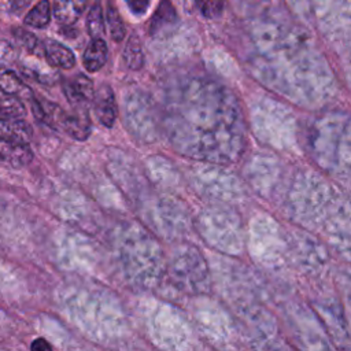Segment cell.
Masks as SVG:
<instances>
[{
	"label": "cell",
	"mask_w": 351,
	"mask_h": 351,
	"mask_svg": "<svg viewBox=\"0 0 351 351\" xmlns=\"http://www.w3.org/2000/svg\"><path fill=\"white\" fill-rule=\"evenodd\" d=\"M32 126L21 118H0V141L3 144H29Z\"/></svg>",
	"instance_id": "cell-4"
},
{
	"label": "cell",
	"mask_w": 351,
	"mask_h": 351,
	"mask_svg": "<svg viewBox=\"0 0 351 351\" xmlns=\"http://www.w3.org/2000/svg\"><path fill=\"white\" fill-rule=\"evenodd\" d=\"M176 16H177V14H176V10L173 8L171 3L169 0H162L154 18L149 22V33L154 34L158 30H160L165 25L173 23L176 21Z\"/></svg>",
	"instance_id": "cell-12"
},
{
	"label": "cell",
	"mask_w": 351,
	"mask_h": 351,
	"mask_svg": "<svg viewBox=\"0 0 351 351\" xmlns=\"http://www.w3.org/2000/svg\"><path fill=\"white\" fill-rule=\"evenodd\" d=\"M44 58L47 63L51 67L69 70L75 66V55L74 52L66 47L64 44L55 41V40H47L44 43Z\"/></svg>",
	"instance_id": "cell-5"
},
{
	"label": "cell",
	"mask_w": 351,
	"mask_h": 351,
	"mask_svg": "<svg viewBox=\"0 0 351 351\" xmlns=\"http://www.w3.org/2000/svg\"><path fill=\"white\" fill-rule=\"evenodd\" d=\"M86 8V0H55L52 14L63 26H71Z\"/></svg>",
	"instance_id": "cell-6"
},
{
	"label": "cell",
	"mask_w": 351,
	"mask_h": 351,
	"mask_svg": "<svg viewBox=\"0 0 351 351\" xmlns=\"http://www.w3.org/2000/svg\"><path fill=\"white\" fill-rule=\"evenodd\" d=\"M199 11L204 18L208 19H215L221 16L223 11V0H195Z\"/></svg>",
	"instance_id": "cell-17"
},
{
	"label": "cell",
	"mask_w": 351,
	"mask_h": 351,
	"mask_svg": "<svg viewBox=\"0 0 351 351\" xmlns=\"http://www.w3.org/2000/svg\"><path fill=\"white\" fill-rule=\"evenodd\" d=\"M123 62L130 70H140L144 64V53L141 48V43L136 34H133L123 49Z\"/></svg>",
	"instance_id": "cell-11"
},
{
	"label": "cell",
	"mask_w": 351,
	"mask_h": 351,
	"mask_svg": "<svg viewBox=\"0 0 351 351\" xmlns=\"http://www.w3.org/2000/svg\"><path fill=\"white\" fill-rule=\"evenodd\" d=\"M26 114L21 99L0 92V118H22Z\"/></svg>",
	"instance_id": "cell-13"
},
{
	"label": "cell",
	"mask_w": 351,
	"mask_h": 351,
	"mask_svg": "<svg viewBox=\"0 0 351 351\" xmlns=\"http://www.w3.org/2000/svg\"><path fill=\"white\" fill-rule=\"evenodd\" d=\"M51 125L59 126L71 138L80 141L86 140L90 134V118L88 108L71 107L70 111H64L56 106Z\"/></svg>",
	"instance_id": "cell-1"
},
{
	"label": "cell",
	"mask_w": 351,
	"mask_h": 351,
	"mask_svg": "<svg viewBox=\"0 0 351 351\" xmlns=\"http://www.w3.org/2000/svg\"><path fill=\"white\" fill-rule=\"evenodd\" d=\"M0 156L12 167H23L33 160V151L29 144H4L0 147Z\"/></svg>",
	"instance_id": "cell-9"
},
{
	"label": "cell",
	"mask_w": 351,
	"mask_h": 351,
	"mask_svg": "<svg viewBox=\"0 0 351 351\" xmlns=\"http://www.w3.org/2000/svg\"><path fill=\"white\" fill-rule=\"evenodd\" d=\"M108 48L103 38H93L85 48L82 55V64L89 73L99 71L107 62Z\"/></svg>",
	"instance_id": "cell-8"
},
{
	"label": "cell",
	"mask_w": 351,
	"mask_h": 351,
	"mask_svg": "<svg viewBox=\"0 0 351 351\" xmlns=\"http://www.w3.org/2000/svg\"><path fill=\"white\" fill-rule=\"evenodd\" d=\"M86 29L89 36L93 38H103L106 27H104V16L100 7V3L96 1L86 16Z\"/></svg>",
	"instance_id": "cell-14"
},
{
	"label": "cell",
	"mask_w": 351,
	"mask_h": 351,
	"mask_svg": "<svg viewBox=\"0 0 351 351\" xmlns=\"http://www.w3.org/2000/svg\"><path fill=\"white\" fill-rule=\"evenodd\" d=\"M23 70L27 75H30L32 78H34L41 84H52V81L56 78V74L51 69H47L44 64H41L37 60H30V62L26 60Z\"/></svg>",
	"instance_id": "cell-16"
},
{
	"label": "cell",
	"mask_w": 351,
	"mask_h": 351,
	"mask_svg": "<svg viewBox=\"0 0 351 351\" xmlns=\"http://www.w3.org/2000/svg\"><path fill=\"white\" fill-rule=\"evenodd\" d=\"M30 350L32 351H53L51 344L43 339V337H38V339H34L30 344Z\"/></svg>",
	"instance_id": "cell-21"
},
{
	"label": "cell",
	"mask_w": 351,
	"mask_h": 351,
	"mask_svg": "<svg viewBox=\"0 0 351 351\" xmlns=\"http://www.w3.org/2000/svg\"><path fill=\"white\" fill-rule=\"evenodd\" d=\"M52 18V5L49 0H38L25 15L23 23L29 27L44 29L49 25Z\"/></svg>",
	"instance_id": "cell-10"
},
{
	"label": "cell",
	"mask_w": 351,
	"mask_h": 351,
	"mask_svg": "<svg viewBox=\"0 0 351 351\" xmlns=\"http://www.w3.org/2000/svg\"><path fill=\"white\" fill-rule=\"evenodd\" d=\"M12 36L16 40V43L27 51H34L38 45L37 37L33 33H30L29 30L23 29V27H19V26L14 27L12 29Z\"/></svg>",
	"instance_id": "cell-18"
},
{
	"label": "cell",
	"mask_w": 351,
	"mask_h": 351,
	"mask_svg": "<svg viewBox=\"0 0 351 351\" xmlns=\"http://www.w3.org/2000/svg\"><path fill=\"white\" fill-rule=\"evenodd\" d=\"M0 92L15 96L21 100H32V89L12 71L5 67H0Z\"/></svg>",
	"instance_id": "cell-7"
},
{
	"label": "cell",
	"mask_w": 351,
	"mask_h": 351,
	"mask_svg": "<svg viewBox=\"0 0 351 351\" xmlns=\"http://www.w3.org/2000/svg\"><path fill=\"white\" fill-rule=\"evenodd\" d=\"M93 110L96 112L97 119L106 128H111L117 119V101L114 92L110 85L103 84L95 93H93Z\"/></svg>",
	"instance_id": "cell-3"
},
{
	"label": "cell",
	"mask_w": 351,
	"mask_h": 351,
	"mask_svg": "<svg viewBox=\"0 0 351 351\" xmlns=\"http://www.w3.org/2000/svg\"><path fill=\"white\" fill-rule=\"evenodd\" d=\"M64 95L71 107L88 108L93 99V82L84 74H77L64 82Z\"/></svg>",
	"instance_id": "cell-2"
},
{
	"label": "cell",
	"mask_w": 351,
	"mask_h": 351,
	"mask_svg": "<svg viewBox=\"0 0 351 351\" xmlns=\"http://www.w3.org/2000/svg\"><path fill=\"white\" fill-rule=\"evenodd\" d=\"M15 48L8 41H0V63L8 64L15 59Z\"/></svg>",
	"instance_id": "cell-19"
},
{
	"label": "cell",
	"mask_w": 351,
	"mask_h": 351,
	"mask_svg": "<svg viewBox=\"0 0 351 351\" xmlns=\"http://www.w3.org/2000/svg\"><path fill=\"white\" fill-rule=\"evenodd\" d=\"M129 5V8L137 14V15H141L147 11V8L149 7V3L151 0H125Z\"/></svg>",
	"instance_id": "cell-20"
},
{
	"label": "cell",
	"mask_w": 351,
	"mask_h": 351,
	"mask_svg": "<svg viewBox=\"0 0 351 351\" xmlns=\"http://www.w3.org/2000/svg\"><path fill=\"white\" fill-rule=\"evenodd\" d=\"M107 25L110 27V34H111V38L115 41V43H119L125 38L126 36V27H125V23L119 15V11L117 10V7L112 4V3H108V7H107Z\"/></svg>",
	"instance_id": "cell-15"
}]
</instances>
